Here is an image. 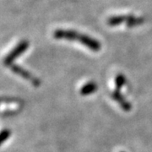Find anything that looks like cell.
Instances as JSON below:
<instances>
[{
    "label": "cell",
    "mask_w": 152,
    "mask_h": 152,
    "mask_svg": "<svg viewBox=\"0 0 152 152\" xmlns=\"http://www.w3.org/2000/svg\"><path fill=\"white\" fill-rule=\"evenodd\" d=\"M53 37L56 39H65L69 41H77L94 52H98L101 50V43L96 39L82 33L80 34L75 31L58 29L53 32Z\"/></svg>",
    "instance_id": "1"
},
{
    "label": "cell",
    "mask_w": 152,
    "mask_h": 152,
    "mask_svg": "<svg viewBox=\"0 0 152 152\" xmlns=\"http://www.w3.org/2000/svg\"><path fill=\"white\" fill-rule=\"evenodd\" d=\"M122 23H126L129 27L140 26L144 23V19L141 17H136L134 15H116L112 16L107 20V25L110 26H116Z\"/></svg>",
    "instance_id": "2"
},
{
    "label": "cell",
    "mask_w": 152,
    "mask_h": 152,
    "mask_svg": "<svg viewBox=\"0 0 152 152\" xmlns=\"http://www.w3.org/2000/svg\"><path fill=\"white\" fill-rule=\"evenodd\" d=\"M125 81H126L125 77L123 75H118L116 76V78H115V88L114 89H118V90L117 91L114 90L113 93V96L114 100H116L121 105V107H123L124 110L129 111V110H130V105L129 102H127L125 101L119 92L120 89L123 88V86H124Z\"/></svg>",
    "instance_id": "3"
},
{
    "label": "cell",
    "mask_w": 152,
    "mask_h": 152,
    "mask_svg": "<svg viewBox=\"0 0 152 152\" xmlns=\"http://www.w3.org/2000/svg\"><path fill=\"white\" fill-rule=\"evenodd\" d=\"M28 47H29V42L28 41H22V42H20L9 54L6 56L4 60V65L9 66L12 64L14 60L17 58L20 55H21L28 48Z\"/></svg>",
    "instance_id": "4"
},
{
    "label": "cell",
    "mask_w": 152,
    "mask_h": 152,
    "mask_svg": "<svg viewBox=\"0 0 152 152\" xmlns=\"http://www.w3.org/2000/svg\"><path fill=\"white\" fill-rule=\"evenodd\" d=\"M2 101V113H15L18 112L21 107V102L20 101H15L14 99H7Z\"/></svg>",
    "instance_id": "5"
},
{
    "label": "cell",
    "mask_w": 152,
    "mask_h": 152,
    "mask_svg": "<svg viewBox=\"0 0 152 152\" xmlns=\"http://www.w3.org/2000/svg\"><path fill=\"white\" fill-rule=\"evenodd\" d=\"M11 70L13 71L14 73H15L18 75L21 76L22 78L28 80L34 86H39V84H40L39 80L37 79L35 76H33L31 74H30L27 70L22 69L21 67L18 65H12L11 66Z\"/></svg>",
    "instance_id": "6"
},
{
    "label": "cell",
    "mask_w": 152,
    "mask_h": 152,
    "mask_svg": "<svg viewBox=\"0 0 152 152\" xmlns=\"http://www.w3.org/2000/svg\"><path fill=\"white\" fill-rule=\"evenodd\" d=\"M96 84L94 82H88L85 86H82L80 93L81 94L82 96H87V95H90L94 91H96Z\"/></svg>",
    "instance_id": "7"
},
{
    "label": "cell",
    "mask_w": 152,
    "mask_h": 152,
    "mask_svg": "<svg viewBox=\"0 0 152 152\" xmlns=\"http://www.w3.org/2000/svg\"><path fill=\"white\" fill-rule=\"evenodd\" d=\"M9 136H10V132H9V131H3V132H2V136H1V142L4 143V140H5V138L6 139H8Z\"/></svg>",
    "instance_id": "8"
}]
</instances>
